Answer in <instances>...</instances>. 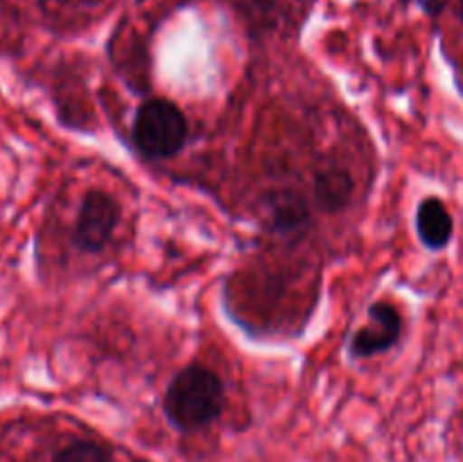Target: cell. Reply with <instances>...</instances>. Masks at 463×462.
Segmentation results:
<instances>
[{"label":"cell","mask_w":463,"mask_h":462,"mask_svg":"<svg viewBox=\"0 0 463 462\" xmlns=\"http://www.w3.org/2000/svg\"><path fill=\"white\" fill-rule=\"evenodd\" d=\"M224 383L203 365H188L176 371L163 397V410L172 426L194 430L211 424L224 408Z\"/></svg>","instance_id":"cell-1"},{"label":"cell","mask_w":463,"mask_h":462,"mask_svg":"<svg viewBox=\"0 0 463 462\" xmlns=\"http://www.w3.org/2000/svg\"><path fill=\"white\" fill-rule=\"evenodd\" d=\"M131 139H134L138 152L145 157H175L184 149L185 140H188V118L172 100H147L136 111Z\"/></svg>","instance_id":"cell-2"},{"label":"cell","mask_w":463,"mask_h":462,"mask_svg":"<svg viewBox=\"0 0 463 462\" xmlns=\"http://www.w3.org/2000/svg\"><path fill=\"white\" fill-rule=\"evenodd\" d=\"M118 220H120V207L116 197L107 190L90 188L77 208L72 240L81 252L99 254L111 240Z\"/></svg>","instance_id":"cell-3"},{"label":"cell","mask_w":463,"mask_h":462,"mask_svg":"<svg viewBox=\"0 0 463 462\" xmlns=\"http://www.w3.org/2000/svg\"><path fill=\"white\" fill-rule=\"evenodd\" d=\"M402 335V315L392 302H375L369 308V320L353 333L348 351L353 358H369L396 347Z\"/></svg>","instance_id":"cell-4"},{"label":"cell","mask_w":463,"mask_h":462,"mask_svg":"<svg viewBox=\"0 0 463 462\" xmlns=\"http://www.w3.org/2000/svg\"><path fill=\"white\" fill-rule=\"evenodd\" d=\"M416 231H419L420 243L432 252L448 247L455 231L450 211L439 197H428L419 204L416 211Z\"/></svg>","instance_id":"cell-5"},{"label":"cell","mask_w":463,"mask_h":462,"mask_svg":"<svg viewBox=\"0 0 463 462\" xmlns=\"http://www.w3.org/2000/svg\"><path fill=\"white\" fill-rule=\"evenodd\" d=\"M317 202L326 211H342L353 197V179L344 168L328 166L315 179Z\"/></svg>","instance_id":"cell-6"},{"label":"cell","mask_w":463,"mask_h":462,"mask_svg":"<svg viewBox=\"0 0 463 462\" xmlns=\"http://www.w3.org/2000/svg\"><path fill=\"white\" fill-rule=\"evenodd\" d=\"M271 216H274V225L279 226V229L288 231L306 220V208L301 207L297 195L283 193L279 197V202L274 204V208H271Z\"/></svg>","instance_id":"cell-7"},{"label":"cell","mask_w":463,"mask_h":462,"mask_svg":"<svg viewBox=\"0 0 463 462\" xmlns=\"http://www.w3.org/2000/svg\"><path fill=\"white\" fill-rule=\"evenodd\" d=\"M52 462H109L107 451L89 439H77L63 447Z\"/></svg>","instance_id":"cell-8"},{"label":"cell","mask_w":463,"mask_h":462,"mask_svg":"<svg viewBox=\"0 0 463 462\" xmlns=\"http://www.w3.org/2000/svg\"><path fill=\"white\" fill-rule=\"evenodd\" d=\"M420 3H423V7L428 12H439L443 7V0H420Z\"/></svg>","instance_id":"cell-9"},{"label":"cell","mask_w":463,"mask_h":462,"mask_svg":"<svg viewBox=\"0 0 463 462\" xmlns=\"http://www.w3.org/2000/svg\"><path fill=\"white\" fill-rule=\"evenodd\" d=\"M461 21H463V0H461Z\"/></svg>","instance_id":"cell-10"}]
</instances>
